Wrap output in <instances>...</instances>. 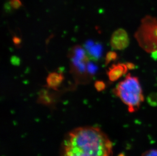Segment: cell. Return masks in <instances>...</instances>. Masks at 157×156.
<instances>
[{"label": "cell", "instance_id": "10", "mask_svg": "<svg viewBox=\"0 0 157 156\" xmlns=\"http://www.w3.org/2000/svg\"><path fill=\"white\" fill-rule=\"evenodd\" d=\"M117 58H118V55L116 52L113 51L108 52L105 57V65H109L113 61H116Z\"/></svg>", "mask_w": 157, "mask_h": 156}, {"label": "cell", "instance_id": "6", "mask_svg": "<svg viewBox=\"0 0 157 156\" xmlns=\"http://www.w3.org/2000/svg\"><path fill=\"white\" fill-rule=\"evenodd\" d=\"M128 70L126 63H117L112 65L107 71V75L109 81L113 82L123 77L127 72Z\"/></svg>", "mask_w": 157, "mask_h": 156}, {"label": "cell", "instance_id": "2", "mask_svg": "<svg viewBox=\"0 0 157 156\" xmlns=\"http://www.w3.org/2000/svg\"><path fill=\"white\" fill-rule=\"evenodd\" d=\"M113 91L131 113L138 110L144 99L138 78L130 74L117 84Z\"/></svg>", "mask_w": 157, "mask_h": 156}, {"label": "cell", "instance_id": "8", "mask_svg": "<svg viewBox=\"0 0 157 156\" xmlns=\"http://www.w3.org/2000/svg\"><path fill=\"white\" fill-rule=\"evenodd\" d=\"M64 77L62 73L58 72H52L49 73L46 78L47 86L49 88L57 90L61 86Z\"/></svg>", "mask_w": 157, "mask_h": 156}, {"label": "cell", "instance_id": "15", "mask_svg": "<svg viewBox=\"0 0 157 156\" xmlns=\"http://www.w3.org/2000/svg\"><path fill=\"white\" fill-rule=\"evenodd\" d=\"M142 156H157V150L151 149L150 150L145 151L142 154Z\"/></svg>", "mask_w": 157, "mask_h": 156}, {"label": "cell", "instance_id": "18", "mask_svg": "<svg viewBox=\"0 0 157 156\" xmlns=\"http://www.w3.org/2000/svg\"><path fill=\"white\" fill-rule=\"evenodd\" d=\"M151 57L152 59H154V61H157V50H155L151 52Z\"/></svg>", "mask_w": 157, "mask_h": 156}, {"label": "cell", "instance_id": "12", "mask_svg": "<svg viewBox=\"0 0 157 156\" xmlns=\"http://www.w3.org/2000/svg\"><path fill=\"white\" fill-rule=\"evenodd\" d=\"M94 86L97 91L101 92L105 90L106 87V85L104 81L98 80L95 82Z\"/></svg>", "mask_w": 157, "mask_h": 156}, {"label": "cell", "instance_id": "7", "mask_svg": "<svg viewBox=\"0 0 157 156\" xmlns=\"http://www.w3.org/2000/svg\"><path fill=\"white\" fill-rule=\"evenodd\" d=\"M85 50L90 59L97 61L102 55V46L99 43L87 42L85 44Z\"/></svg>", "mask_w": 157, "mask_h": 156}, {"label": "cell", "instance_id": "4", "mask_svg": "<svg viewBox=\"0 0 157 156\" xmlns=\"http://www.w3.org/2000/svg\"><path fill=\"white\" fill-rule=\"evenodd\" d=\"M71 70L77 80H85L87 75H91L89 71L90 58L87 56L85 49L80 46H76L73 48L70 52Z\"/></svg>", "mask_w": 157, "mask_h": 156}, {"label": "cell", "instance_id": "14", "mask_svg": "<svg viewBox=\"0 0 157 156\" xmlns=\"http://www.w3.org/2000/svg\"><path fill=\"white\" fill-rule=\"evenodd\" d=\"M10 62L12 65L18 66L21 64V59L17 56H12L10 58Z\"/></svg>", "mask_w": 157, "mask_h": 156}, {"label": "cell", "instance_id": "5", "mask_svg": "<svg viewBox=\"0 0 157 156\" xmlns=\"http://www.w3.org/2000/svg\"><path fill=\"white\" fill-rule=\"evenodd\" d=\"M110 45L114 50H123L130 44V39L127 32L123 28L116 30L111 35Z\"/></svg>", "mask_w": 157, "mask_h": 156}, {"label": "cell", "instance_id": "3", "mask_svg": "<svg viewBox=\"0 0 157 156\" xmlns=\"http://www.w3.org/2000/svg\"><path fill=\"white\" fill-rule=\"evenodd\" d=\"M135 37L140 46L145 51L151 53L157 50V19L151 17L144 18Z\"/></svg>", "mask_w": 157, "mask_h": 156}, {"label": "cell", "instance_id": "1", "mask_svg": "<svg viewBox=\"0 0 157 156\" xmlns=\"http://www.w3.org/2000/svg\"><path fill=\"white\" fill-rule=\"evenodd\" d=\"M113 143L95 127H82L70 131L63 141L60 156H111Z\"/></svg>", "mask_w": 157, "mask_h": 156}, {"label": "cell", "instance_id": "16", "mask_svg": "<svg viewBox=\"0 0 157 156\" xmlns=\"http://www.w3.org/2000/svg\"><path fill=\"white\" fill-rule=\"evenodd\" d=\"M125 63H126V66L127 67L128 69L129 70H133V69H135L137 68V66L134 63L130 62H127Z\"/></svg>", "mask_w": 157, "mask_h": 156}, {"label": "cell", "instance_id": "9", "mask_svg": "<svg viewBox=\"0 0 157 156\" xmlns=\"http://www.w3.org/2000/svg\"><path fill=\"white\" fill-rule=\"evenodd\" d=\"M54 100L53 94L49 93L48 90H41L39 93L38 102L41 104L48 106L52 105Z\"/></svg>", "mask_w": 157, "mask_h": 156}, {"label": "cell", "instance_id": "11", "mask_svg": "<svg viewBox=\"0 0 157 156\" xmlns=\"http://www.w3.org/2000/svg\"><path fill=\"white\" fill-rule=\"evenodd\" d=\"M147 100L148 103L152 106H157V92H153L147 96Z\"/></svg>", "mask_w": 157, "mask_h": 156}, {"label": "cell", "instance_id": "17", "mask_svg": "<svg viewBox=\"0 0 157 156\" xmlns=\"http://www.w3.org/2000/svg\"><path fill=\"white\" fill-rule=\"evenodd\" d=\"M12 40H13V42L14 44L16 46H19L21 43V39L18 37H17V36L14 37L12 39Z\"/></svg>", "mask_w": 157, "mask_h": 156}, {"label": "cell", "instance_id": "13", "mask_svg": "<svg viewBox=\"0 0 157 156\" xmlns=\"http://www.w3.org/2000/svg\"><path fill=\"white\" fill-rule=\"evenodd\" d=\"M9 4L13 9H19L22 6V3L21 0H10Z\"/></svg>", "mask_w": 157, "mask_h": 156}]
</instances>
